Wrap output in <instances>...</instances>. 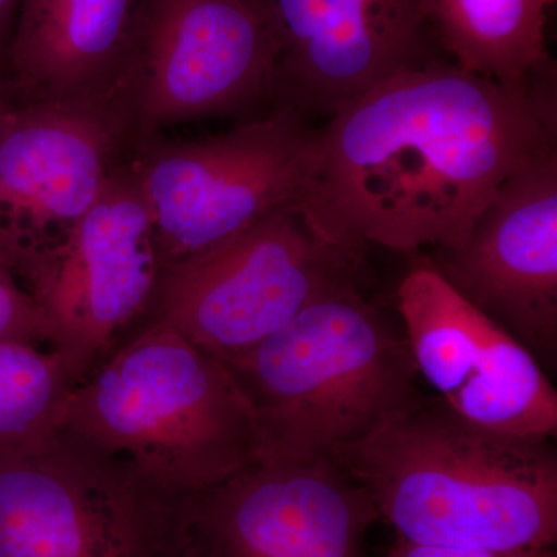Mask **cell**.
I'll list each match as a JSON object with an SVG mask.
<instances>
[{
  "mask_svg": "<svg viewBox=\"0 0 557 557\" xmlns=\"http://www.w3.org/2000/svg\"><path fill=\"white\" fill-rule=\"evenodd\" d=\"M556 73L504 84L437 58L330 116L300 211L362 256L457 248L502 185L556 148Z\"/></svg>",
  "mask_w": 557,
  "mask_h": 557,
  "instance_id": "obj_1",
  "label": "cell"
},
{
  "mask_svg": "<svg viewBox=\"0 0 557 557\" xmlns=\"http://www.w3.org/2000/svg\"><path fill=\"white\" fill-rule=\"evenodd\" d=\"M552 440L487 431L417 391L332 461L405 541L515 553L557 542Z\"/></svg>",
  "mask_w": 557,
  "mask_h": 557,
  "instance_id": "obj_2",
  "label": "cell"
},
{
  "mask_svg": "<svg viewBox=\"0 0 557 557\" xmlns=\"http://www.w3.org/2000/svg\"><path fill=\"white\" fill-rule=\"evenodd\" d=\"M60 429L177 496L262 457L255 413L228 369L161 324L141 325L70 392Z\"/></svg>",
  "mask_w": 557,
  "mask_h": 557,
  "instance_id": "obj_3",
  "label": "cell"
},
{
  "mask_svg": "<svg viewBox=\"0 0 557 557\" xmlns=\"http://www.w3.org/2000/svg\"><path fill=\"white\" fill-rule=\"evenodd\" d=\"M255 413L262 457L332 460L417 388L405 332L358 289H330L245 354L220 359Z\"/></svg>",
  "mask_w": 557,
  "mask_h": 557,
  "instance_id": "obj_4",
  "label": "cell"
},
{
  "mask_svg": "<svg viewBox=\"0 0 557 557\" xmlns=\"http://www.w3.org/2000/svg\"><path fill=\"white\" fill-rule=\"evenodd\" d=\"M362 259L325 239L300 208L284 209L164 265L141 325H166L212 357H236L357 281Z\"/></svg>",
  "mask_w": 557,
  "mask_h": 557,
  "instance_id": "obj_5",
  "label": "cell"
},
{
  "mask_svg": "<svg viewBox=\"0 0 557 557\" xmlns=\"http://www.w3.org/2000/svg\"><path fill=\"white\" fill-rule=\"evenodd\" d=\"M180 500L58 429L0 454V557H174Z\"/></svg>",
  "mask_w": 557,
  "mask_h": 557,
  "instance_id": "obj_6",
  "label": "cell"
},
{
  "mask_svg": "<svg viewBox=\"0 0 557 557\" xmlns=\"http://www.w3.org/2000/svg\"><path fill=\"white\" fill-rule=\"evenodd\" d=\"M321 131L269 110L214 137L141 138L132 164L148 196L163 267L300 208L317 170Z\"/></svg>",
  "mask_w": 557,
  "mask_h": 557,
  "instance_id": "obj_7",
  "label": "cell"
},
{
  "mask_svg": "<svg viewBox=\"0 0 557 557\" xmlns=\"http://www.w3.org/2000/svg\"><path fill=\"white\" fill-rule=\"evenodd\" d=\"M274 49L247 0H137L120 94L139 138L269 108Z\"/></svg>",
  "mask_w": 557,
  "mask_h": 557,
  "instance_id": "obj_8",
  "label": "cell"
},
{
  "mask_svg": "<svg viewBox=\"0 0 557 557\" xmlns=\"http://www.w3.org/2000/svg\"><path fill=\"white\" fill-rule=\"evenodd\" d=\"M163 269L152 209L132 159L110 175L67 239L20 277L84 379L146 317Z\"/></svg>",
  "mask_w": 557,
  "mask_h": 557,
  "instance_id": "obj_9",
  "label": "cell"
},
{
  "mask_svg": "<svg viewBox=\"0 0 557 557\" xmlns=\"http://www.w3.org/2000/svg\"><path fill=\"white\" fill-rule=\"evenodd\" d=\"M139 139L123 94L16 106L0 138V260L14 276L67 239Z\"/></svg>",
  "mask_w": 557,
  "mask_h": 557,
  "instance_id": "obj_10",
  "label": "cell"
},
{
  "mask_svg": "<svg viewBox=\"0 0 557 557\" xmlns=\"http://www.w3.org/2000/svg\"><path fill=\"white\" fill-rule=\"evenodd\" d=\"M380 519L332 460L259 457L180 500L174 557H368Z\"/></svg>",
  "mask_w": 557,
  "mask_h": 557,
  "instance_id": "obj_11",
  "label": "cell"
},
{
  "mask_svg": "<svg viewBox=\"0 0 557 557\" xmlns=\"http://www.w3.org/2000/svg\"><path fill=\"white\" fill-rule=\"evenodd\" d=\"M417 255V252H416ZM418 375L458 417L525 438H555L557 392L534 355L417 255L397 293Z\"/></svg>",
  "mask_w": 557,
  "mask_h": 557,
  "instance_id": "obj_12",
  "label": "cell"
},
{
  "mask_svg": "<svg viewBox=\"0 0 557 557\" xmlns=\"http://www.w3.org/2000/svg\"><path fill=\"white\" fill-rule=\"evenodd\" d=\"M274 49L270 110L310 121L437 60L421 0H247Z\"/></svg>",
  "mask_w": 557,
  "mask_h": 557,
  "instance_id": "obj_13",
  "label": "cell"
},
{
  "mask_svg": "<svg viewBox=\"0 0 557 557\" xmlns=\"http://www.w3.org/2000/svg\"><path fill=\"white\" fill-rule=\"evenodd\" d=\"M428 258L461 298L515 336L544 370L555 369L557 149L502 185L460 247L435 248Z\"/></svg>",
  "mask_w": 557,
  "mask_h": 557,
  "instance_id": "obj_14",
  "label": "cell"
},
{
  "mask_svg": "<svg viewBox=\"0 0 557 557\" xmlns=\"http://www.w3.org/2000/svg\"><path fill=\"white\" fill-rule=\"evenodd\" d=\"M137 0H21L7 70L27 102L120 94Z\"/></svg>",
  "mask_w": 557,
  "mask_h": 557,
  "instance_id": "obj_15",
  "label": "cell"
},
{
  "mask_svg": "<svg viewBox=\"0 0 557 557\" xmlns=\"http://www.w3.org/2000/svg\"><path fill=\"white\" fill-rule=\"evenodd\" d=\"M437 46L454 64L498 83L555 75L547 49L548 13L556 0H421Z\"/></svg>",
  "mask_w": 557,
  "mask_h": 557,
  "instance_id": "obj_16",
  "label": "cell"
},
{
  "mask_svg": "<svg viewBox=\"0 0 557 557\" xmlns=\"http://www.w3.org/2000/svg\"><path fill=\"white\" fill-rule=\"evenodd\" d=\"M83 380L84 373L57 348L0 343V454L54 434L70 392Z\"/></svg>",
  "mask_w": 557,
  "mask_h": 557,
  "instance_id": "obj_17",
  "label": "cell"
},
{
  "mask_svg": "<svg viewBox=\"0 0 557 557\" xmlns=\"http://www.w3.org/2000/svg\"><path fill=\"white\" fill-rule=\"evenodd\" d=\"M0 343L53 347V330L20 278L0 260Z\"/></svg>",
  "mask_w": 557,
  "mask_h": 557,
  "instance_id": "obj_18",
  "label": "cell"
},
{
  "mask_svg": "<svg viewBox=\"0 0 557 557\" xmlns=\"http://www.w3.org/2000/svg\"><path fill=\"white\" fill-rule=\"evenodd\" d=\"M509 553L475 552V549H461L448 547H432V545L413 544L398 537L394 545L383 557H507Z\"/></svg>",
  "mask_w": 557,
  "mask_h": 557,
  "instance_id": "obj_19",
  "label": "cell"
},
{
  "mask_svg": "<svg viewBox=\"0 0 557 557\" xmlns=\"http://www.w3.org/2000/svg\"><path fill=\"white\" fill-rule=\"evenodd\" d=\"M20 5L21 0H0V65L5 67Z\"/></svg>",
  "mask_w": 557,
  "mask_h": 557,
  "instance_id": "obj_20",
  "label": "cell"
},
{
  "mask_svg": "<svg viewBox=\"0 0 557 557\" xmlns=\"http://www.w3.org/2000/svg\"><path fill=\"white\" fill-rule=\"evenodd\" d=\"M17 104H20V100H17L16 91L11 84L9 70L5 65H0V138H2L10 115Z\"/></svg>",
  "mask_w": 557,
  "mask_h": 557,
  "instance_id": "obj_21",
  "label": "cell"
},
{
  "mask_svg": "<svg viewBox=\"0 0 557 557\" xmlns=\"http://www.w3.org/2000/svg\"><path fill=\"white\" fill-rule=\"evenodd\" d=\"M507 557H556V553L555 548H534L509 553Z\"/></svg>",
  "mask_w": 557,
  "mask_h": 557,
  "instance_id": "obj_22",
  "label": "cell"
}]
</instances>
